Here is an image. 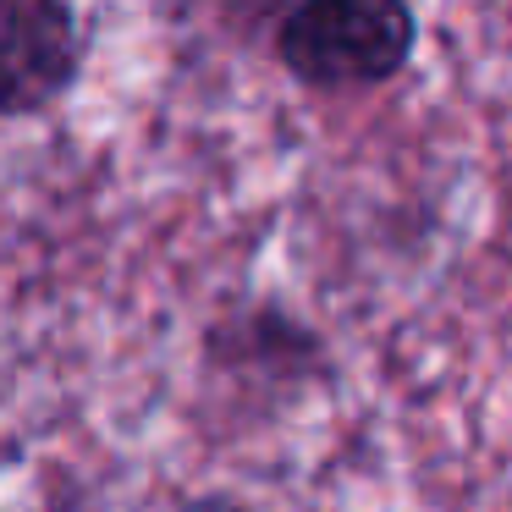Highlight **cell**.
Segmentation results:
<instances>
[{
  "label": "cell",
  "mask_w": 512,
  "mask_h": 512,
  "mask_svg": "<svg viewBox=\"0 0 512 512\" xmlns=\"http://www.w3.org/2000/svg\"><path fill=\"white\" fill-rule=\"evenodd\" d=\"M182 512H243V507H237V501H193V507H182Z\"/></svg>",
  "instance_id": "cell-3"
},
{
  "label": "cell",
  "mask_w": 512,
  "mask_h": 512,
  "mask_svg": "<svg viewBox=\"0 0 512 512\" xmlns=\"http://www.w3.org/2000/svg\"><path fill=\"white\" fill-rule=\"evenodd\" d=\"M408 6H298L281 23V61L309 83H380L408 61Z\"/></svg>",
  "instance_id": "cell-1"
},
{
  "label": "cell",
  "mask_w": 512,
  "mask_h": 512,
  "mask_svg": "<svg viewBox=\"0 0 512 512\" xmlns=\"http://www.w3.org/2000/svg\"><path fill=\"white\" fill-rule=\"evenodd\" d=\"M78 72L72 12L50 0H0V116L50 105Z\"/></svg>",
  "instance_id": "cell-2"
}]
</instances>
